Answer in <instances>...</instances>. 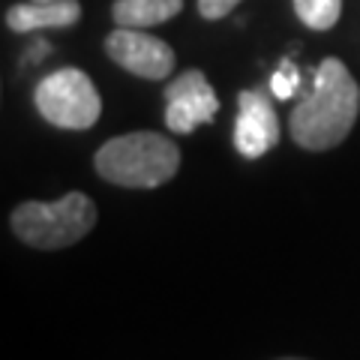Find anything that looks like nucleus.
I'll use <instances>...</instances> for the list:
<instances>
[{"instance_id": "f257e3e1", "label": "nucleus", "mask_w": 360, "mask_h": 360, "mask_svg": "<svg viewBox=\"0 0 360 360\" xmlns=\"http://www.w3.org/2000/svg\"><path fill=\"white\" fill-rule=\"evenodd\" d=\"M360 115V87L342 60L324 58L315 70L312 87L291 108L288 129L297 148L309 153L330 150L348 139Z\"/></svg>"}, {"instance_id": "f03ea898", "label": "nucleus", "mask_w": 360, "mask_h": 360, "mask_svg": "<svg viewBox=\"0 0 360 360\" xmlns=\"http://www.w3.org/2000/svg\"><path fill=\"white\" fill-rule=\"evenodd\" d=\"M96 174L115 186L156 189L180 172V148L160 132H127L108 139L94 156Z\"/></svg>"}, {"instance_id": "7ed1b4c3", "label": "nucleus", "mask_w": 360, "mask_h": 360, "mask_svg": "<svg viewBox=\"0 0 360 360\" xmlns=\"http://www.w3.org/2000/svg\"><path fill=\"white\" fill-rule=\"evenodd\" d=\"M9 225L15 238L33 250H66L94 231L96 205L84 193H66L58 201H25L13 210Z\"/></svg>"}, {"instance_id": "20e7f679", "label": "nucleus", "mask_w": 360, "mask_h": 360, "mask_svg": "<svg viewBox=\"0 0 360 360\" xmlns=\"http://www.w3.org/2000/svg\"><path fill=\"white\" fill-rule=\"evenodd\" d=\"M37 111L58 129H90L103 115V99L90 75L66 66L45 75L33 90Z\"/></svg>"}, {"instance_id": "39448f33", "label": "nucleus", "mask_w": 360, "mask_h": 360, "mask_svg": "<svg viewBox=\"0 0 360 360\" xmlns=\"http://www.w3.org/2000/svg\"><path fill=\"white\" fill-rule=\"evenodd\" d=\"M219 99L201 70H186L165 84V127L177 135H189L217 117Z\"/></svg>"}, {"instance_id": "423d86ee", "label": "nucleus", "mask_w": 360, "mask_h": 360, "mask_svg": "<svg viewBox=\"0 0 360 360\" xmlns=\"http://www.w3.org/2000/svg\"><path fill=\"white\" fill-rule=\"evenodd\" d=\"M105 51L120 70L144 78V82H162L174 72V51L160 37H150L139 27H117L108 33Z\"/></svg>"}, {"instance_id": "0eeeda50", "label": "nucleus", "mask_w": 360, "mask_h": 360, "mask_svg": "<svg viewBox=\"0 0 360 360\" xmlns=\"http://www.w3.org/2000/svg\"><path fill=\"white\" fill-rule=\"evenodd\" d=\"M279 144V117L264 90H240L238 120H234V148L246 160H258Z\"/></svg>"}, {"instance_id": "6e6552de", "label": "nucleus", "mask_w": 360, "mask_h": 360, "mask_svg": "<svg viewBox=\"0 0 360 360\" xmlns=\"http://www.w3.org/2000/svg\"><path fill=\"white\" fill-rule=\"evenodd\" d=\"M82 18V4L78 0H51V4H15L6 13V27L15 33L33 30H54V27H72Z\"/></svg>"}, {"instance_id": "1a4fd4ad", "label": "nucleus", "mask_w": 360, "mask_h": 360, "mask_svg": "<svg viewBox=\"0 0 360 360\" xmlns=\"http://www.w3.org/2000/svg\"><path fill=\"white\" fill-rule=\"evenodd\" d=\"M184 9V0H115L111 15L117 27H139L148 30L162 21L174 18Z\"/></svg>"}, {"instance_id": "9d476101", "label": "nucleus", "mask_w": 360, "mask_h": 360, "mask_svg": "<svg viewBox=\"0 0 360 360\" xmlns=\"http://www.w3.org/2000/svg\"><path fill=\"white\" fill-rule=\"evenodd\" d=\"M295 13L309 30H330L342 15V0H295Z\"/></svg>"}, {"instance_id": "9b49d317", "label": "nucleus", "mask_w": 360, "mask_h": 360, "mask_svg": "<svg viewBox=\"0 0 360 360\" xmlns=\"http://www.w3.org/2000/svg\"><path fill=\"white\" fill-rule=\"evenodd\" d=\"M300 87V70L291 60H283L276 66V72L270 75V94L276 99H291Z\"/></svg>"}, {"instance_id": "f8f14e48", "label": "nucleus", "mask_w": 360, "mask_h": 360, "mask_svg": "<svg viewBox=\"0 0 360 360\" xmlns=\"http://www.w3.org/2000/svg\"><path fill=\"white\" fill-rule=\"evenodd\" d=\"M240 0H198V15L207 21H219L238 6Z\"/></svg>"}, {"instance_id": "ddd939ff", "label": "nucleus", "mask_w": 360, "mask_h": 360, "mask_svg": "<svg viewBox=\"0 0 360 360\" xmlns=\"http://www.w3.org/2000/svg\"><path fill=\"white\" fill-rule=\"evenodd\" d=\"M45 51H49V45H45V42L30 45V49H27V60H30V63H39V60L45 58Z\"/></svg>"}, {"instance_id": "4468645a", "label": "nucleus", "mask_w": 360, "mask_h": 360, "mask_svg": "<svg viewBox=\"0 0 360 360\" xmlns=\"http://www.w3.org/2000/svg\"><path fill=\"white\" fill-rule=\"evenodd\" d=\"M279 360H303V357H279Z\"/></svg>"}, {"instance_id": "2eb2a0df", "label": "nucleus", "mask_w": 360, "mask_h": 360, "mask_svg": "<svg viewBox=\"0 0 360 360\" xmlns=\"http://www.w3.org/2000/svg\"><path fill=\"white\" fill-rule=\"evenodd\" d=\"M33 4H51V0H33Z\"/></svg>"}]
</instances>
